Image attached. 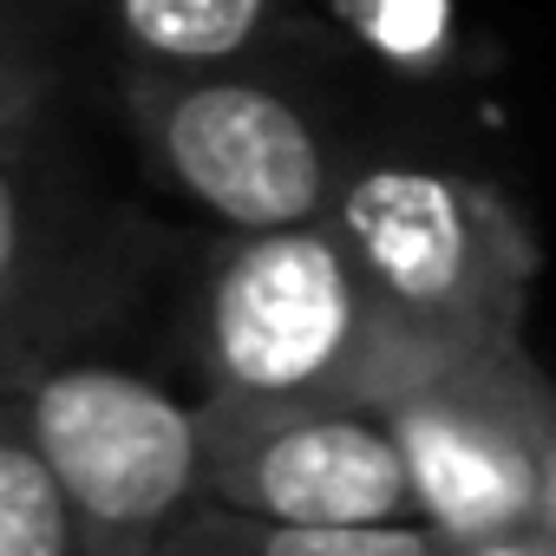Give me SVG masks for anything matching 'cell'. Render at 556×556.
Masks as SVG:
<instances>
[{"label":"cell","instance_id":"cell-1","mask_svg":"<svg viewBox=\"0 0 556 556\" xmlns=\"http://www.w3.org/2000/svg\"><path fill=\"white\" fill-rule=\"evenodd\" d=\"M184 361L210 426L380 406L400 374L387 308L334 216L216 236L184 295Z\"/></svg>","mask_w":556,"mask_h":556},{"label":"cell","instance_id":"cell-5","mask_svg":"<svg viewBox=\"0 0 556 556\" xmlns=\"http://www.w3.org/2000/svg\"><path fill=\"white\" fill-rule=\"evenodd\" d=\"M21 406L53 478L73 497L86 556H164L170 536L210 504V419L164 380L105 361L60 354L0 380Z\"/></svg>","mask_w":556,"mask_h":556},{"label":"cell","instance_id":"cell-4","mask_svg":"<svg viewBox=\"0 0 556 556\" xmlns=\"http://www.w3.org/2000/svg\"><path fill=\"white\" fill-rule=\"evenodd\" d=\"M125 131L157 190L203 210L223 236L302 229L334 216L354 151L282 60L223 73H125Z\"/></svg>","mask_w":556,"mask_h":556},{"label":"cell","instance_id":"cell-11","mask_svg":"<svg viewBox=\"0 0 556 556\" xmlns=\"http://www.w3.org/2000/svg\"><path fill=\"white\" fill-rule=\"evenodd\" d=\"M445 556H556V536L543 523L510 530V536H484V543H452Z\"/></svg>","mask_w":556,"mask_h":556},{"label":"cell","instance_id":"cell-2","mask_svg":"<svg viewBox=\"0 0 556 556\" xmlns=\"http://www.w3.org/2000/svg\"><path fill=\"white\" fill-rule=\"evenodd\" d=\"M60 60L34 34L27 0L8 8L0 60V380L60 354H92L131 315L157 268V229L105 203L60 118Z\"/></svg>","mask_w":556,"mask_h":556},{"label":"cell","instance_id":"cell-10","mask_svg":"<svg viewBox=\"0 0 556 556\" xmlns=\"http://www.w3.org/2000/svg\"><path fill=\"white\" fill-rule=\"evenodd\" d=\"M236 517V536L249 556H445L452 543L426 523H367V530H308V523H262Z\"/></svg>","mask_w":556,"mask_h":556},{"label":"cell","instance_id":"cell-6","mask_svg":"<svg viewBox=\"0 0 556 556\" xmlns=\"http://www.w3.org/2000/svg\"><path fill=\"white\" fill-rule=\"evenodd\" d=\"M400 432L419 523L445 543H484L543 517L556 452V380L530 348L400 367L380 393Z\"/></svg>","mask_w":556,"mask_h":556},{"label":"cell","instance_id":"cell-8","mask_svg":"<svg viewBox=\"0 0 556 556\" xmlns=\"http://www.w3.org/2000/svg\"><path fill=\"white\" fill-rule=\"evenodd\" d=\"M125 73L262 66L308 40L295 0H79Z\"/></svg>","mask_w":556,"mask_h":556},{"label":"cell","instance_id":"cell-3","mask_svg":"<svg viewBox=\"0 0 556 556\" xmlns=\"http://www.w3.org/2000/svg\"><path fill=\"white\" fill-rule=\"evenodd\" d=\"M334 229L387 308L400 367L530 348L536 229L491 177L432 157H354Z\"/></svg>","mask_w":556,"mask_h":556},{"label":"cell","instance_id":"cell-7","mask_svg":"<svg viewBox=\"0 0 556 556\" xmlns=\"http://www.w3.org/2000/svg\"><path fill=\"white\" fill-rule=\"evenodd\" d=\"M210 504L308 530L419 523L413 471L380 406H315L210 426Z\"/></svg>","mask_w":556,"mask_h":556},{"label":"cell","instance_id":"cell-12","mask_svg":"<svg viewBox=\"0 0 556 556\" xmlns=\"http://www.w3.org/2000/svg\"><path fill=\"white\" fill-rule=\"evenodd\" d=\"M549 536H556V452H549V484H543V517H536Z\"/></svg>","mask_w":556,"mask_h":556},{"label":"cell","instance_id":"cell-9","mask_svg":"<svg viewBox=\"0 0 556 556\" xmlns=\"http://www.w3.org/2000/svg\"><path fill=\"white\" fill-rule=\"evenodd\" d=\"M0 556H86L73 497L8 400H0Z\"/></svg>","mask_w":556,"mask_h":556}]
</instances>
